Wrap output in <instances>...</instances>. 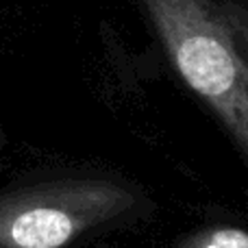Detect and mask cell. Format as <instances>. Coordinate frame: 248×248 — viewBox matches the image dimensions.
<instances>
[{
	"mask_svg": "<svg viewBox=\"0 0 248 248\" xmlns=\"http://www.w3.org/2000/svg\"><path fill=\"white\" fill-rule=\"evenodd\" d=\"M189 90L229 128L248 159V68L211 0H141Z\"/></svg>",
	"mask_w": 248,
	"mask_h": 248,
	"instance_id": "6da1fadb",
	"label": "cell"
},
{
	"mask_svg": "<svg viewBox=\"0 0 248 248\" xmlns=\"http://www.w3.org/2000/svg\"><path fill=\"white\" fill-rule=\"evenodd\" d=\"M131 189L107 179H61L0 194V248H65L131 209Z\"/></svg>",
	"mask_w": 248,
	"mask_h": 248,
	"instance_id": "7a4b0ae2",
	"label": "cell"
},
{
	"mask_svg": "<svg viewBox=\"0 0 248 248\" xmlns=\"http://www.w3.org/2000/svg\"><path fill=\"white\" fill-rule=\"evenodd\" d=\"M179 248H248V231L237 227L207 229L189 235Z\"/></svg>",
	"mask_w": 248,
	"mask_h": 248,
	"instance_id": "3957f363",
	"label": "cell"
}]
</instances>
